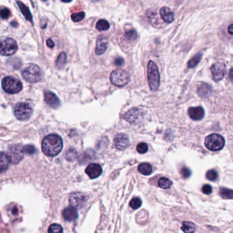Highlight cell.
I'll return each mask as SVG.
<instances>
[{
    "instance_id": "obj_1",
    "label": "cell",
    "mask_w": 233,
    "mask_h": 233,
    "mask_svg": "<svg viewBox=\"0 0 233 233\" xmlns=\"http://www.w3.org/2000/svg\"><path fill=\"white\" fill-rule=\"evenodd\" d=\"M63 148V141L57 134H50L45 137L42 142V150L45 155L55 157L61 152Z\"/></svg>"
},
{
    "instance_id": "obj_2",
    "label": "cell",
    "mask_w": 233,
    "mask_h": 233,
    "mask_svg": "<svg viewBox=\"0 0 233 233\" xmlns=\"http://www.w3.org/2000/svg\"><path fill=\"white\" fill-rule=\"evenodd\" d=\"M21 75L25 81L29 83L39 82L43 78V73L40 68L36 65H30L22 70Z\"/></svg>"
},
{
    "instance_id": "obj_3",
    "label": "cell",
    "mask_w": 233,
    "mask_h": 233,
    "mask_svg": "<svg viewBox=\"0 0 233 233\" xmlns=\"http://www.w3.org/2000/svg\"><path fill=\"white\" fill-rule=\"evenodd\" d=\"M147 76L150 89L153 91H156L160 85V75L157 66L152 60L148 62Z\"/></svg>"
},
{
    "instance_id": "obj_4",
    "label": "cell",
    "mask_w": 233,
    "mask_h": 233,
    "mask_svg": "<svg viewBox=\"0 0 233 233\" xmlns=\"http://www.w3.org/2000/svg\"><path fill=\"white\" fill-rule=\"evenodd\" d=\"M2 88L4 91L8 94H17L23 88V85L19 80L14 77H6L2 81Z\"/></svg>"
},
{
    "instance_id": "obj_5",
    "label": "cell",
    "mask_w": 233,
    "mask_h": 233,
    "mask_svg": "<svg viewBox=\"0 0 233 233\" xmlns=\"http://www.w3.org/2000/svg\"><path fill=\"white\" fill-rule=\"evenodd\" d=\"M206 147L212 151H218L223 148L225 144L224 138L221 135L213 133L208 135L205 139Z\"/></svg>"
},
{
    "instance_id": "obj_6",
    "label": "cell",
    "mask_w": 233,
    "mask_h": 233,
    "mask_svg": "<svg viewBox=\"0 0 233 233\" xmlns=\"http://www.w3.org/2000/svg\"><path fill=\"white\" fill-rule=\"evenodd\" d=\"M14 115L19 120H26L31 117L33 114L32 105L28 103H18L14 107Z\"/></svg>"
},
{
    "instance_id": "obj_7",
    "label": "cell",
    "mask_w": 233,
    "mask_h": 233,
    "mask_svg": "<svg viewBox=\"0 0 233 233\" xmlns=\"http://www.w3.org/2000/svg\"><path fill=\"white\" fill-rule=\"evenodd\" d=\"M17 43L10 38H3L0 39V54L5 56L13 55L17 50Z\"/></svg>"
},
{
    "instance_id": "obj_8",
    "label": "cell",
    "mask_w": 233,
    "mask_h": 233,
    "mask_svg": "<svg viewBox=\"0 0 233 233\" xmlns=\"http://www.w3.org/2000/svg\"><path fill=\"white\" fill-rule=\"evenodd\" d=\"M129 75L127 71L123 69H116L111 73L110 81L112 84L118 87H122L128 84Z\"/></svg>"
},
{
    "instance_id": "obj_9",
    "label": "cell",
    "mask_w": 233,
    "mask_h": 233,
    "mask_svg": "<svg viewBox=\"0 0 233 233\" xmlns=\"http://www.w3.org/2000/svg\"><path fill=\"white\" fill-rule=\"evenodd\" d=\"M23 146L18 144L10 146L8 150L7 155L11 163L16 164L22 160L23 158Z\"/></svg>"
},
{
    "instance_id": "obj_10",
    "label": "cell",
    "mask_w": 233,
    "mask_h": 233,
    "mask_svg": "<svg viewBox=\"0 0 233 233\" xmlns=\"http://www.w3.org/2000/svg\"><path fill=\"white\" fill-rule=\"evenodd\" d=\"M143 117H144V112L138 108L131 109L123 116V118L131 124L140 123L142 120Z\"/></svg>"
},
{
    "instance_id": "obj_11",
    "label": "cell",
    "mask_w": 233,
    "mask_h": 233,
    "mask_svg": "<svg viewBox=\"0 0 233 233\" xmlns=\"http://www.w3.org/2000/svg\"><path fill=\"white\" fill-rule=\"evenodd\" d=\"M210 70H211L213 80L215 81H219L222 80L225 76V72H226V66L222 62H217L212 65Z\"/></svg>"
},
{
    "instance_id": "obj_12",
    "label": "cell",
    "mask_w": 233,
    "mask_h": 233,
    "mask_svg": "<svg viewBox=\"0 0 233 233\" xmlns=\"http://www.w3.org/2000/svg\"><path fill=\"white\" fill-rule=\"evenodd\" d=\"M86 201H87L86 195L81 192L72 193L69 196L70 204L74 208L82 207L85 204Z\"/></svg>"
},
{
    "instance_id": "obj_13",
    "label": "cell",
    "mask_w": 233,
    "mask_h": 233,
    "mask_svg": "<svg viewBox=\"0 0 233 233\" xmlns=\"http://www.w3.org/2000/svg\"><path fill=\"white\" fill-rule=\"evenodd\" d=\"M129 137L125 133H118L116 135L114 138V145L116 148L119 150L126 149L129 146Z\"/></svg>"
},
{
    "instance_id": "obj_14",
    "label": "cell",
    "mask_w": 233,
    "mask_h": 233,
    "mask_svg": "<svg viewBox=\"0 0 233 233\" xmlns=\"http://www.w3.org/2000/svg\"><path fill=\"white\" fill-rule=\"evenodd\" d=\"M85 173L90 179H96L102 174V168L97 163L90 164L85 169Z\"/></svg>"
},
{
    "instance_id": "obj_15",
    "label": "cell",
    "mask_w": 233,
    "mask_h": 233,
    "mask_svg": "<svg viewBox=\"0 0 233 233\" xmlns=\"http://www.w3.org/2000/svg\"><path fill=\"white\" fill-rule=\"evenodd\" d=\"M44 100L50 107L53 108H58L60 105V101L58 97L54 93L50 91H46L44 92Z\"/></svg>"
},
{
    "instance_id": "obj_16",
    "label": "cell",
    "mask_w": 233,
    "mask_h": 233,
    "mask_svg": "<svg viewBox=\"0 0 233 233\" xmlns=\"http://www.w3.org/2000/svg\"><path fill=\"white\" fill-rule=\"evenodd\" d=\"M189 117L194 120H200L204 118L205 110L202 107H191L188 110Z\"/></svg>"
},
{
    "instance_id": "obj_17",
    "label": "cell",
    "mask_w": 233,
    "mask_h": 233,
    "mask_svg": "<svg viewBox=\"0 0 233 233\" xmlns=\"http://www.w3.org/2000/svg\"><path fill=\"white\" fill-rule=\"evenodd\" d=\"M63 217L68 221H73L77 219L78 213L75 208L73 206H68L64 209L62 212Z\"/></svg>"
},
{
    "instance_id": "obj_18",
    "label": "cell",
    "mask_w": 233,
    "mask_h": 233,
    "mask_svg": "<svg viewBox=\"0 0 233 233\" xmlns=\"http://www.w3.org/2000/svg\"><path fill=\"white\" fill-rule=\"evenodd\" d=\"M108 46L107 40L102 36H100L96 41L95 52L97 55H102L107 50Z\"/></svg>"
},
{
    "instance_id": "obj_19",
    "label": "cell",
    "mask_w": 233,
    "mask_h": 233,
    "mask_svg": "<svg viewBox=\"0 0 233 233\" xmlns=\"http://www.w3.org/2000/svg\"><path fill=\"white\" fill-rule=\"evenodd\" d=\"M160 15L162 19L168 23H171L174 19V13L168 7L166 6L161 8L160 10Z\"/></svg>"
},
{
    "instance_id": "obj_20",
    "label": "cell",
    "mask_w": 233,
    "mask_h": 233,
    "mask_svg": "<svg viewBox=\"0 0 233 233\" xmlns=\"http://www.w3.org/2000/svg\"><path fill=\"white\" fill-rule=\"evenodd\" d=\"M212 93V88L210 86L205 83H202L198 88V95L202 98H208Z\"/></svg>"
},
{
    "instance_id": "obj_21",
    "label": "cell",
    "mask_w": 233,
    "mask_h": 233,
    "mask_svg": "<svg viewBox=\"0 0 233 233\" xmlns=\"http://www.w3.org/2000/svg\"><path fill=\"white\" fill-rule=\"evenodd\" d=\"M10 163L7 154L4 153H0V173L5 172L8 168Z\"/></svg>"
},
{
    "instance_id": "obj_22",
    "label": "cell",
    "mask_w": 233,
    "mask_h": 233,
    "mask_svg": "<svg viewBox=\"0 0 233 233\" xmlns=\"http://www.w3.org/2000/svg\"><path fill=\"white\" fill-rule=\"evenodd\" d=\"M17 4L18 5V7H19L22 14L25 16V19L32 23L33 22L32 16L31 13L29 12V10L28 8L23 3H22L21 2H17Z\"/></svg>"
},
{
    "instance_id": "obj_23",
    "label": "cell",
    "mask_w": 233,
    "mask_h": 233,
    "mask_svg": "<svg viewBox=\"0 0 233 233\" xmlns=\"http://www.w3.org/2000/svg\"><path fill=\"white\" fill-rule=\"evenodd\" d=\"M138 170L141 174L148 176L151 174L153 172V168L151 165L148 163H142L138 167Z\"/></svg>"
},
{
    "instance_id": "obj_24",
    "label": "cell",
    "mask_w": 233,
    "mask_h": 233,
    "mask_svg": "<svg viewBox=\"0 0 233 233\" xmlns=\"http://www.w3.org/2000/svg\"><path fill=\"white\" fill-rule=\"evenodd\" d=\"M202 54L201 52H198V54H195L194 57L191 58L189 62L187 63V66L190 69H192V68H194L195 66H196L200 62V61L202 59Z\"/></svg>"
},
{
    "instance_id": "obj_25",
    "label": "cell",
    "mask_w": 233,
    "mask_h": 233,
    "mask_svg": "<svg viewBox=\"0 0 233 233\" xmlns=\"http://www.w3.org/2000/svg\"><path fill=\"white\" fill-rule=\"evenodd\" d=\"M181 229L185 233H194L195 230V225L192 222L184 221Z\"/></svg>"
},
{
    "instance_id": "obj_26",
    "label": "cell",
    "mask_w": 233,
    "mask_h": 233,
    "mask_svg": "<svg viewBox=\"0 0 233 233\" xmlns=\"http://www.w3.org/2000/svg\"><path fill=\"white\" fill-rule=\"evenodd\" d=\"M110 27V23L105 19H100L96 24V28L99 31H106V30L109 29Z\"/></svg>"
},
{
    "instance_id": "obj_27",
    "label": "cell",
    "mask_w": 233,
    "mask_h": 233,
    "mask_svg": "<svg viewBox=\"0 0 233 233\" xmlns=\"http://www.w3.org/2000/svg\"><path fill=\"white\" fill-rule=\"evenodd\" d=\"M158 185H159V186L161 188H162V189H169V188L172 186V183L170 179L165 178V177H162L159 180V181H158Z\"/></svg>"
},
{
    "instance_id": "obj_28",
    "label": "cell",
    "mask_w": 233,
    "mask_h": 233,
    "mask_svg": "<svg viewBox=\"0 0 233 233\" xmlns=\"http://www.w3.org/2000/svg\"><path fill=\"white\" fill-rule=\"evenodd\" d=\"M220 194L224 199H232V190L228 188H221Z\"/></svg>"
},
{
    "instance_id": "obj_29",
    "label": "cell",
    "mask_w": 233,
    "mask_h": 233,
    "mask_svg": "<svg viewBox=\"0 0 233 233\" xmlns=\"http://www.w3.org/2000/svg\"><path fill=\"white\" fill-rule=\"evenodd\" d=\"M48 233H63V228L58 224H53L49 228Z\"/></svg>"
},
{
    "instance_id": "obj_30",
    "label": "cell",
    "mask_w": 233,
    "mask_h": 233,
    "mask_svg": "<svg viewBox=\"0 0 233 233\" xmlns=\"http://www.w3.org/2000/svg\"><path fill=\"white\" fill-rule=\"evenodd\" d=\"M125 37L130 41H134L137 38V34L134 29H131L126 32Z\"/></svg>"
},
{
    "instance_id": "obj_31",
    "label": "cell",
    "mask_w": 233,
    "mask_h": 233,
    "mask_svg": "<svg viewBox=\"0 0 233 233\" xmlns=\"http://www.w3.org/2000/svg\"><path fill=\"white\" fill-rule=\"evenodd\" d=\"M23 153L29 155H32L36 153V149L34 146L32 145H26L23 147Z\"/></svg>"
},
{
    "instance_id": "obj_32",
    "label": "cell",
    "mask_w": 233,
    "mask_h": 233,
    "mask_svg": "<svg viewBox=\"0 0 233 233\" xmlns=\"http://www.w3.org/2000/svg\"><path fill=\"white\" fill-rule=\"evenodd\" d=\"M142 205V200L140 198H134L130 202V206L133 209H137L141 206Z\"/></svg>"
},
{
    "instance_id": "obj_33",
    "label": "cell",
    "mask_w": 233,
    "mask_h": 233,
    "mask_svg": "<svg viewBox=\"0 0 233 233\" xmlns=\"http://www.w3.org/2000/svg\"><path fill=\"white\" fill-rule=\"evenodd\" d=\"M206 176L208 180H211V181H215L218 178V174L215 170H210L206 172Z\"/></svg>"
},
{
    "instance_id": "obj_34",
    "label": "cell",
    "mask_w": 233,
    "mask_h": 233,
    "mask_svg": "<svg viewBox=\"0 0 233 233\" xmlns=\"http://www.w3.org/2000/svg\"><path fill=\"white\" fill-rule=\"evenodd\" d=\"M85 17V13L80 12L77 13H74L71 15V19L74 22H79L83 20Z\"/></svg>"
},
{
    "instance_id": "obj_35",
    "label": "cell",
    "mask_w": 233,
    "mask_h": 233,
    "mask_svg": "<svg viewBox=\"0 0 233 233\" xmlns=\"http://www.w3.org/2000/svg\"><path fill=\"white\" fill-rule=\"evenodd\" d=\"M66 55L65 52H62L59 55L57 62H56V65H57V66H64L65 65V64L66 63Z\"/></svg>"
},
{
    "instance_id": "obj_36",
    "label": "cell",
    "mask_w": 233,
    "mask_h": 233,
    "mask_svg": "<svg viewBox=\"0 0 233 233\" xmlns=\"http://www.w3.org/2000/svg\"><path fill=\"white\" fill-rule=\"evenodd\" d=\"M10 16V11L7 8H2L0 9V17L3 19H7Z\"/></svg>"
},
{
    "instance_id": "obj_37",
    "label": "cell",
    "mask_w": 233,
    "mask_h": 233,
    "mask_svg": "<svg viewBox=\"0 0 233 233\" xmlns=\"http://www.w3.org/2000/svg\"><path fill=\"white\" fill-rule=\"evenodd\" d=\"M148 146L146 144V143L142 142L140 143L137 146V150L139 153L140 154H144L148 151Z\"/></svg>"
},
{
    "instance_id": "obj_38",
    "label": "cell",
    "mask_w": 233,
    "mask_h": 233,
    "mask_svg": "<svg viewBox=\"0 0 233 233\" xmlns=\"http://www.w3.org/2000/svg\"><path fill=\"white\" fill-rule=\"evenodd\" d=\"M180 173H181V175L183 176V177L185 178V179L189 178V176H191V170H189V168H187L186 167H183L181 169V170H180Z\"/></svg>"
},
{
    "instance_id": "obj_39",
    "label": "cell",
    "mask_w": 233,
    "mask_h": 233,
    "mask_svg": "<svg viewBox=\"0 0 233 233\" xmlns=\"http://www.w3.org/2000/svg\"><path fill=\"white\" fill-rule=\"evenodd\" d=\"M202 191L205 194L209 195L212 192V187L209 185H205L202 188Z\"/></svg>"
},
{
    "instance_id": "obj_40",
    "label": "cell",
    "mask_w": 233,
    "mask_h": 233,
    "mask_svg": "<svg viewBox=\"0 0 233 233\" xmlns=\"http://www.w3.org/2000/svg\"><path fill=\"white\" fill-rule=\"evenodd\" d=\"M125 63V60H124V59L122 58H120V57H118L116 58L115 60V62H114V64L116 66H121L122 65H123V64Z\"/></svg>"
},
{
    "instance_id": "obj_41",
    "label": "cell",
    "mask_w": 233,
    "mask_h": 233,
    "mask_svg": "<svg viewBox=\"0 0 233 233\" xmlns=\"http://www.w3.org/2000/svg\"><path fill=\"white\" fill-rule=\"evenodd\" d=\"M47 46L50 48H54L55 46V44L54 42H53V40L51 39H48L47 40Z\"/></svg>"
},
{
    "instance_id": "obj_42",
    "label": "cell",
    "mask_w": 233,
    "mask_h": 233,
    "mask_svg": "<svg viewBox=\"0 0 233 233\" xmlns=\"http://www.w3.org/2000/svg\"><path fill=\"white\" fill-rule=\"evenodd\" d=\"M232 29H233L232 24H230V26L228 27V32H229V34H232V32H233Z\"/></svg>"
}]
</instances>
